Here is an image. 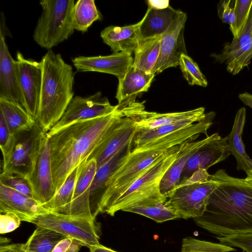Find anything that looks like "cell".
<instances>
[{
	"label": "cell",
	"instance_id": "6da1fadb",
	"mask_svg": "<svg viewBox=\"0 0 252 252\" xmlns=\"http://www.w3.org/2000/svg\"><path fill=\"white\" fill-rule=\"evenodd\" d=\"M129 104L128 102L118 104L117 109L109 114L77 122L47 134L57 192L70 173L104 138L114 123L126 115Z\"/></svg>",
	"mask_w": 252,
	"mask_h": 252
},
{
	"label": "cell",
	"instance_id": "7a4b0ae2",
	"mask_svg": "<svg viewBox=\"0 0 252 252\" xmlns=\"http://www.w3.org/2000/svg\"><path fill=\"white\" fill-rule=\"evenodd\" d=\"M209 178L219 183L196 224L215 235L227 237L252 233V186L220 169Z\"/></svg>",
	"mask_w": 252,
	"mask_h": 252
},
{
	"label": "cell",
	"instance_id": "3957f363",
	"mask_svg": "<svg viewBox=\"0 0 252 252\" xmlns=\"http://www.w3.org/2000/svg\"><path fill=\"white\" fill-rule=\"evenodd\" d=\"M216 113H207L205 118L191 126L144 146L133 148L109 181L103 197L100 213H107L117 199L141 177L159 157L172 148L193 141L200 134L207 136Z\"/></svg>",
	"mask_w": 252,
	"mask_h": 252
},
{
	"label": "cell",
	"instance_id": "277c9868",
	"mask_svg": "<svg viewBox=\"0 0 252 252\" xmlns=\"http://www.w3.org/2000/svg\"><path fill=\"white\" fill-rule=\"evenodd\" d=\"M40 62L42 81L35 121L47 133L61 119L73 98L74 73L72 66L51 50Z\"/></svg>",
	"mask_w": 252,
	"mask_h": 252
},
{
	"label": "cell",
	"instance_id": "5b68a950",
	"mask_svg": "<svg viewBox=\"0 0 252 252\" xmlns=\"http://www.w3.org/2000/svg\"><path fill=\"white\" fill-rule=\"evenodd\" d=\"M181 145L172 148L159 157L117 199L106 213L114 216L117 212L128 206L148 202L165 203L167 198L160 192V181L177 158Z\"/></svg>",
	"mask_w": 252,
	"mask_h": 252
},
{
	"label": "cell",
	"instance_id": "8992f818",
	"mask_svg": "<svg viewBox=\"0 0 252 252\" xmlns=\"http://www.w3.org/2000/svg\"><path fill=\"white\" fill-rule=\"evenodd\" d=\"M74 0H42V12L33 33L40 47L48 50L73 33Z\"/></svg>",
	"mask_w": 252,
	"mask_h": 252
},
{
	"label": "cell",
	"instance_id": "52a82bcc",
	"mask_svg": "<svg viewBox=\"0 0 252 252\" xmlns=\"http://www.w3.org/2000/svg\"><path fill=\"white\" fill-rule=\"evenodd\" d=\"M219 183L199 172L194 173L169 194L165 206L174 211L179 218L194 219L205 211L208 199Z\"/></svg>",
	"mask_w": 252,
	"mask_h": 252
},
{
	"label": "cell",
	"instance_id": "ba28073f",
	"mask_svg": "<svg viewBox=\"0 0 252 252\" xmlns=\"http://www.w3.org/2000/svg\"><path fill=\"white\" fill-rule=\"evenodd\" d=\"M30 222L60 233L82 246L90 248L100 244L99 228L94 219L47 211L34 217Z\"/></svg>",
	"mask_w": 252,
	"mask_h": 252
},
{
	"label": "cell",
	"instance_id": "9c48e42d",
	"mask_svg": "<svg viewBox=\"0 0 252 252\" xmlns=\"http://www.w3.org/2000/svg\"><path fill=\"white\" fill-rule=\"evenodd\" d=\"M15 145L1 172L28 178L32 172L44 142L47 133L35 122L29 130L17 133Z\"/></svg>",
	"mask_w": 252,
	"mask_h": 252
},
{
	"label": "cell",
	"instance_id": "30bf717a",
	"mask_svg": "<svg viewBox=\"0 0 252 252\" xmlns=\"http://www.w3.org/2000/svg\"><path fill=\"white\" fill-rule=\"evenodd\" d=\"M16 55L18 83L24 107L35 120L38 112L42 86V63L25 58L19 51Z\"/></svg>",
	"mask_w": 252,
	"mask_h": 252
},
{
	"label": "cell",
	"instance_id": "8fae6325",
	"mask_svg": "<svg viewBox=\"0 0 252 252\" xmlns=\"http://www.w3.org/2000/svg\"><path fill=\"white\" fill-rule=\"evenodd\" d=\"M118 107L112 105L100 92L87 97L76 96L71 100L66 111L58 122L47 133L51 134L72 123L103 116Z\"/></svg>",
	"mask_w": 252,
	"mask_h": 252
},
{
	"label": "cell",
	"instance_id": "7c38bea8",
	"mask_svg": "<svg viewBox=\"0 0 252 252\" xmlns=\"http://www.w3.org/2000/svg\"><path fill=\"white\" fill-rule=\"evenodd\" d=\"M129 104L126 116L118 119L104 138L87 159H94L97 168L108 161L119 150L133 140L137 132L134 119L129 114Z\"/></svg>",
	"mask_w": 252,
	"mask_h": 252
},
{
	"label": "cell",
	"instance_id": "4fadbf2b",
	"mask_svg": "<svg viewBox=\"0 0 252 252\" xmlns=\"http://www.w3.org/2000/svg\"><path fill=\"white\" fill-rule=\"evenodd\" d=\"M186 13L180 10L179 14L162 35L158 59L152 73L156 75L170 67L179 65L182 55H187L184 37Z\"/></svg>",
	"mask_w": 252,
	"mask_h": 252
},
{
	"label": "cell",
	"instance_id": "5bb4252c",
	"mask_svg": "<svg viewBox=\"0 0 252 252\" xmlns=\"http://www.w3.org/2000/svg\"><path fill=\"white\" fill-rule=\"evenodd\" d=\"M129 114L134 119L137 132H139L187 121L196 123L204 120L207 113H205L204 107L168 113L148 112L145 110L142 103L135 101L130 107Z\"/></svg>",
	"mask_w": 252,
	"mask_h": 252
},
{
	"label": "cell",
	"instance_id": "9a60e30c",
	"mask_svg": "<svg viewBox=\"0 0 252 252\" xmlns=\"http://www.w3.org/2000/svg\"><path fill=\"white\" fill-rule=\"evenodd\" d=\"M230 154L227 137H221L218 133H214L213 138L189 159L182 173L179 185L183 184L195 172L207 170L213 165L224 160Z\"/></svg>",
	"mask_w": 252,
	"mask_h": 252
},
{
	"label": "cell",
	"instance_id": "2e32d148",
	"mask_svg": "<svg viewBox=\"0 0 252 252\" xmlns=\"http://www.w3.org/2000/svg\"><path fill=\"white\" fill-rule=\"evenodd\" d=\"M28 179L32 188L33 198L41 205L47 204L56 195V188L53 177L48 137Z\"/></svg>",
	"mask_w": 252,
	"mask_h": 252
},
{
	"label": "cell",
	"instance_id": "e0dca14e",
	"mask_svg": "<svg viewBox=\"0 0 252 252\" xmlns=\"http://www.w3.org/2000/svg\"><path fill=\"white\" fill-rule=\"evenodd\" d=\"M79 172L72 199L65 215L94 219L90 206L91 186L97 167L94 159L87 158L79 165Z\"/></svg>",
	"mask_w": 252,
	"mask_h": 252
},
{
	"label": "cell",
	"instance_id": "ac0fdd59",
	"mask_svg": "<svg viewBox=\"0 0 252 252\" xmlns=\"http://www.w3.org/2000/svg\"><path fill=\"white\" fill-rule=\"evenodd\" d=\"M72 62L78 71L105 73L119 79L131 66L133 58L131 54L120 52L107 56H79Z\"/></svg>",
	"mask_w": 252,
	"mask_h": 252
},
{
	"label": "cell",
	"instance_id": "d6986e66",
	"mask_svg": "<svg viewBox=\"0 0 252 252\" xmlns=\"http://www.w3.org/2000/svg\"><path fill=\"white\" fill-rule=\"evenodd\" d=\"M133 140L128 143L108 161L97 169L91 184L90 191L91 210L93 218L94 219L100 213L101 203L107 185L133 149Z\"/></svg>",
	"mask_w": 252,
	"mask_h": 252
},
{
	"label": "cell",
	"instance_id": "ffe728a7",
	"mask_svg": "<svg viewBox=\"0 0 252 252\" xmlns=\"http://www.w3.org/2000/svg\"><path fill=\"white\" fill-rule=\"evenodd\" d=\"M48 211L34 198L0 184V213L11 212L21 221L30 222L38 215Z\"/></svg>",
	"mask_w": 252,
	"mask_h": 252
},
{
	"label": "cell",
	"instance_id": "44dd1931",
	"mask_svg": "<svg viewBox=\"0 0 252 252\" xmlns=\"http://www.w3.org/2000/svg\"><path fill=\"white\" fill-rule=\"evenodd\" d=\"M0 98L20 103L24 102L19 88L16 60L11 56L5 42V36L0 32Z\"/></svg>",
	"mask_w": 252,
	"mask_h": 252
},
{
	"label": "cell",
	"instance_id": "7402d4cb",
	"mask_svg": "<svg viewBox=\"0 0 252 252\" xmlns=\"http://www.w3.org/2000/svg\"><path fill=\"white\" fill-rule=\"evenodd\" d=\"M170 5L163 9L148 6L147 11L139 22L140 43L162 36L180 12Z\"/></svg>",
	"mask_w": 252,
	"mask_h": 252
},
{
	"label": "cell",
	"instance_id": "603a6c76",
	"mask_svg": "<svg viewBox=\"0 0 252 252\" xmlns=\"http://www.w3.org/2000/svg\"><path fill=\"white\" fill-rule=\"evenodd\" d=\"M213 136L214 134L201 140L188 141L181 144L177 158L160 181V190L162 195L167 198L171 192L178 186L182 173L189 159Z\"/></svg>",
	"mask_w": 252,
	"mask_h": 252
},
{
	"label": "cell",
	"instance_id": "cb8c5ba5",
	"mask_svg": "<svg viewBox=\"0 0 252 252\" xmlns=\"http://www.w3.org/2000/svg\"><path fill=\"white\" fill-rule=\"evenodd\" d=\"M139 25V22L124 27L110 26L101 31L100 36L113 53L123 52L132 55L140 44Z\"/></svg>",
	"mask_w": 252,
	"mask_h": 252
},
{
	"label": "cell",
	"instance_id": "d4e9b609",
	"mask_svg": "<svg viewBox=\"0 0 252 252\" xmlns=\"http://www.w3.org/2000/svg\"><path fill=\"white\" fill-rule=\"evenodd\" d=\"M135 68L132 65L118 79L116 95L118 104L135 100L137 96L148 91L155 77Z\"/></svg>",
	"mask_w": 252,
	"mask_h": 252
},
{
	"label": "cell",
	"instance_id": "484cf974",
	"mask_svg": "<svg viewBox=\"0 0 252 252\" xmlns=\"http://www.w3.org/2000/svg\"><path fill=\"white\" fill-rule=\"evenodd\" d=\"M246 117V108L242 107L237 111L232 129L227 137L230 153L237 161V170H243L248 175L252 172V159L246 153L242 139Z\"/></svg>",
	"mask_w": 252,
	"mask_h": 252
},
{
	"label": "cell",
	"instance_id": "4316f807",
	"mask_svg": "<svg viewBox=\"0 0 252 252\" xmlns=\"http://www.w3.org/2000/svg\"><path fill=\"white\" fill-rule=\"evenodd\" d=\"M0 113L13 135L30 130L36 122L20 103L3 98H0Z\"/></svg>",
	"mask_w": 252,
	"mask_h": 252
},
{
	"label": "cell",
	"instance_id": "83f0119b",
	"mask_svg": "<svg viewBox=\"0 0 252 252\" xmlns=\"http://www.w3.org/2000/svg\"><path fill=\"white\" fill-rule=\"evenodd\" d=\"M161 36L140 43L134 53L133 67L147 74L154 75L152 72L158 59Z\"/></svg>",
	"mask_w": 252,
	"mask_h": 252
},
{
	"label": "cell",
	"instance_id": "f1b7e54d",
	"mask_svg": "<svg viewBox=\"0 0 252 252\" xmlns=\"http://www.w3.org/2000/svg\"><path fill=\"white\" fill-rule=\"evenodd\" d=\"M79 165L70 173L54 198L43 206L45 209L65 215L72 199L79 172Z\"/></svg>",
	"mask_w": 252,
	"mask_h": 252
},
{
	"label": "cell",
	"instance_id": "f546056e",
	"mask_svg": "<svg viewBox=\"0 0 252 252\" xmlns=\"http://www.w3.org/2000/svg\"><path fill=\"white\" fill-rule=\"evenodd\" d=\"M65 238L54 230L36 226L25 243L28 252H52L58 243Z\"/></svg>",
	"mask_w": 252,
	"mask_h": 252
},
{
	"label": "cell",
	"instance_id": "4dcf8cb0",
	"mask_svg": "<svg viewBox=\"0 0 252 252\" xmlns=\"http://www.w3.org/2000/svg\"><path fill=\"white\" fill-rule=\"evenodd\" d=\"M101 19L94 0H78L75 2L73 11L74 30L86 32L94 22Z\"/></svg>",
	"mask_w": 252,
	"mask_h": 252
},
{
	"label": "cell",
	"instance_id": "1f68e13d",
	"mask_svg": "<svg viewBox=\"0 0 252 252\" xmlns=\"http://www.w3.org/2000/svg\"><path fill=\"white\" fill-rule=\"evenodd\" d=\"M164 204L161 202H148L129 206L122 211L138 214L157 222L179 218L177 214L166 207Z\"/></svg>",
	"mask_w": 252,
	"mask_h": 252
},
{
	"label": "cell",
	"instance_id": "d6a6232c",
	"mask_svg": "<svg viewBox=\"0 0 252 252\" xmlns=\"http://www.w3.org/2000/svg\"><path fill=\"white\" fill-rule=\"evenodd\" d=\"M194 124L192 121H184L161 126L150 130L137 132L133 140V148H137L186 128Z\"/></svg>",
	"mask_w": 252,
	"mask_h": 252
},
{
	"label": "cell",
	"instance_id": "836d02e7",
	"mask_svg": "<svg viewBox=\"0 0 252 252\" xmlns=\"http://www.w3.org/2000/svg\"><path fill=\"white\" fill-rule=\"evenodd\" d=\"M252 40V6L247 20L237 36L233 37L231 43L225 45L220 54H213L212 56L218 62H226L234 52L248 44Z\"/></svg>",
	"mask_w": 252,
	"mask_h": 252
},
{
	"label": "cell",
	"instance_id": "e575fe53",
	"mask_svg": "<svg viewBox=\"0 0 252 252\" xmlns=\"http://www.w3.org/2000/svg\"><path fill=\"white\" fill-rule=\"evenodd\" d=\"M236 250L233 247L223 244L188 237L183 240L181 252H231Z\"/></svg>",
	"mask_w": 252,
	"mask_h": 252
},
{
	"label": "cell",
	"instance_id": "d590c367",
	"mask_svg": "<svg viewBox=\"0 0 252 252\" xmlns=\"http://www.w3.org/2000/svg\"><path fill=\"white\" fill-rule=\"evenodd\" d=\"M179 66L183 76L190 85L205 87L208 82L197 64L188 54L181 57Z\"/></svg>",
	"mask_w": 252,
	"mask_h": 252
},
{
	"label": "cell",
	"instance_id": "8d00e7d4",
	"mask_svg": "<svg viewBox=\"0 0 252 252\" xmlns=\"http://www.w3.org/2000/svg\"><path fill=\"white\" fill-rule=\"evenodd\" d=\"M252 59V40L248 44L234 52L226 62L227 70L232 75L238 74L250 64Z\"/></svg>",
	"mask_w": 252,
	"mask_h": 252
},
{
	"label": "cell",
	"instance_id": "74e56055",
	"mask_svg": "<svg viewBox=\"0 0 252 252\" xmlns=\"http://www.w3.org/2000/svg\"><path fill=\"white\" fill-rule=\"evenodd\" d=\"M0 184L33 198L32 188L27 178L1 172L0 175Z\"/></svg>",
	"mask_w": 252,
	"mask_h": 252
},
{
	"label": "cell",
	"instance_id": "f35d334b",
	"mask_svg": "<svg viewBox=\"0 0 252 252\" xmlns=\"http://www.w3.org/2000/svg\"><path fill=\"white\" fill-rule=\"evenodd\" d=\"M15 140V135L10 132L3 116L0 113V146L3 157L2 166L6 164L10 158Z\"/></svg>",
	"mask_w": 252,
	"mask_h": 252
},
{
	"label": "cell",
	"instance_id": "ab89813d",
	"mask_svg": "<svg viewBox=\"0 0 252 252\" xmlns=\"http://www.w3.org/2000/svg\"><path fill=\"white\" fill-rule=\"evenodd\" d=\"M234 2L235 22L232 34L233 36L235 37L237 36L247 20L252 6V0H235Z\"/></svg>",
	"mask_w": 252,
	"mask_h": 252
},
{
	"label": "cell",
	"instance_id": "60d3db41",
	"mask_svg": "<svg viewBox=\"0 0 252 252\" xmlns=\"http://www.w3.org/2000/svg\"><path fill=\"white\" fill-rule=\"evenodd\" d=\"M217 238L221 244L240 248L245 252H252V233Z\"/></svg>",
	"mask_w": 252,
	"mask_h": 252
},
{
	"label": "cell",
	"instance_id": "b9f144b4",
	"mask_svg": "<svg viewBox=\"0 0 252 252\" xmlns=\"http://www.w3.org/2000/svg\"><path fill=\"white\" fill-rule=\"evenodd\" d=\"M22 221L16 214L8 212L0 216V233L11 232L17 229Z\"/></svg>",
	"mask_w": 252,
	"mask_h": 252
},
{
	"label": "cell",
	"instance_id": "7bdbcfd3",
	"mask_svg": "<svg viewBox=\"0 0 252 252\" xmlns=\"http://www.w3.org/2000/svg\"><path fill=\"white\" fill-rule=\"evenodd\" d=\"M81 246L72 239L66 237L58 243L52 252H78Z\"/></svg>",
	"mask_w": 252,
	"mask_h": 252
},
{
	"label": "cell",
	"instance_id": "ee69618b",
	"mask_svg": "<svg viewBox=\"0 0 252 252\" xmlns=\"http://www.w3.org/2000/svg\"><path fill=\"white\" fill-rule=\"evenodd\" d=\"M231 0H224L220 1L218 8V14L223 23H228V16L231 7Z\"/></svg>",
	"mask_w": 252,
	"mask_h": 252
},
{
	"label": "cell",
	"instance_id": "f6af8a7d",
	"mask_svg": "<svg viewBox=\"0 0 252 252\" xmlns=\"http://www.w3.org/2000/svg\"><path fill=\"white\" fill-rule=\"evenodd\" d=\"M0 252H28L26 243L0 245Z\"/></svg>",
	"mask_w": 252,
	"mask_h": 252
},
{
	"label": "cell",
	"instance_id": "bcb514c9",
	"mask_svg": "<svg viewBox=\"0 0 252 252\" xmlns=\"http://www.w3.org/2000/svg\"><path fill=\"white\" fill-rule=\"evenodd\" d=\"M148 6L157 9H163L169 6V0H148Z\"/></svg>",
	"mask_w": 252,
	"mask_h": 252
},
{
	"label": "cell",
	"instance_id": "7dc6e473",
	"mask_svg": "<svg viewBox=\"0 0 252 252\" xmlns=\"http://www.w3.org/2000/svg\"><path fill=\"white\" fill-rule=\"evenodd\" d=\"M238 97L244 104L252 108V94L246 92L239 94Z\"/></svg>",
	"mask_w": 252,
	"mask_h": 252
},
{
	"label": "cell",
	"instance_id": "c3c4849f",
	"mask_svg": "<svg viewBox=\"0 0 252 252\" xmlns=\"http://www.w3.org/2000/svg\"><path fill=\"white\" fill-rule=\"evenodd\" d=\"M90 252H117L109 248L105 247L101 244L90 247Z\"/></svg>",
	"mask_w": 252,
	"mask_h": 252
},
{
	"label": "cell",
	"instance_id": "681fc988",
	"mask_svg": "<svg viewBox=\"0 0 252 252\" xmlns=\"http://www.w3.org/2000/svg\"><path fill=\"white\" fill-rule=\"evenodd\" d=\"M244 179L247 183L252 186V172L247 175V177Z\"/></svg>",
	"mask_w": 252,
	"mask_h": 252
}]
</instances>
